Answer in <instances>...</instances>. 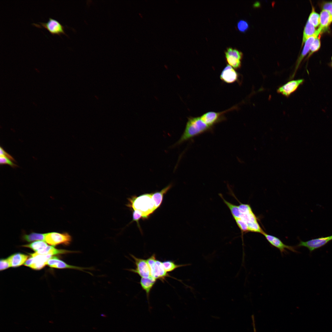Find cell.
Wrapping results in <instances>:
<instances>
[{"instance_id": "1", "label": "cell", "mask_w": 332, "mask_h": 332, "mask_svg": "<svg viewBox=\"0 0 332 332\" xmlns=\"http://www.w3.org/2000/svg\"><path fill=\"white\" fill-rule=\"evenodd\" d=\"M214 127L205 123L200 117H188L184 131L180 139L175 144L178 145L204 132L211 131Z\"/></svg>"}, {"instance_id": "2", "label": "cell", "mask_w": 332, "mask_h": 332, "mask_svg": "<svg viewBox=\"0 0 332 332\" xmlns=\"http://www.w3.org/2000/svg\"><path fill=\"white\" fill-rule=\"evenodd\" d=\"M128 200L127 206L141 215L144 219H147L157 209L152 198V193L133 196Z\"/></svg>"}, {"instance_id": "3", "label": "cell", "mask_w": 332, "mask_h": 332, "mask_svg": "<svg viewBox=\"0 0 332 332\" xmlns=\"http://www.w3.org/2000/svg\"><path fill=\"white\" fill-rule=\"evenodd\" d=\"M239 202L240 204L238 207L240 213L239 216L236 218H240L247 224L249 232L262 234L264 231L259 225L257 218L250 205Z\"/></svg>"}, {"instance_id": "4", "label": "cell", "mask_w": 332, "mask_h": 332, "mask_svg": "<svg viewBox=\"0 0 332 332\" xmlns=\"http://www.w3.org/2000/svg\"><path fill=\"white\" fill-rule=\"evenodd\" d=\"M147 260L150 268L151 276L153 278L163 281L166 277H170L165 270L162 262L156 259L155 254H153Z\"/></svg>"}, {"instance_id": "5", "label": "cell", "mask_w": 332, "mask_h": 332, "mask_svg": "<svg viewBox=\"0 0 332 332\" xmlns=\"http://www.w3.org/2000/svg\"><path fill=\"white\" fill-rule=\"evenodd\" d=\"M71 240V236L67 232H52L45 233L44 241L54 246L60 244L68 245L70 243Z\"/></svg>"}, {"instance_id": "6", "label": "cell", "mask_w": 332, "mask_h": 332, "mask_svg": "<svg viewBox=\"0 0 332 332\" xmlns=\"http://www.w3.org/2000/svg\"><path fill=\"white\" fill-rule=\"evenodd\" d=\"M236 107L233 106L228 109L220 112L210 111L201 115L200 117L202 120L208 125L214 127L215 124L226 119L224 114L227 112L233 110Z\"/></svg>"}, {"instance_id": "7", "label": "cell", "mask_w": 332, "mask_h": 332, "mask_svg": "<svg viewBox=\"0 0 332 332\" xmlns=\"http://www.w3.org/2000/svg\"><path fill=\"white\" fill-rule=\"evenodd\" d=\"M40 25L33 23V25L39 28L43 27L47 30L52 35H58L61 36V34L67 35L64 31L65 27L57 20L49 18L46 22H38Z\"/></svg>"}, {"instance_id": "8", "label": "cell", "mask_w": 332, "mask_h": 332, "mask_svg": "<svg viewBox=\"0 0 332 332\" xmlns=\"http://www.w3.org/2000/svg\"><path fill=\"white\" fill-rule=\"evenodd\" d=\"M332 240V235L312 239L306 241H300L297 247L307 248L310 252L325 245Z\"/></svg>"}, {"instance_id": "9", "label": "cell", "mask_w": 332, "mask_h": 332, "mask_svg": "<svg viewBox=\"0 0 332 332\" xmlns=\"http://www.w3.org/2000/svg\"><path fill=\"white\" fill-rule=\"evenodd\" d=\"M134 260L136 266L135 269H131L128 270L137 274L141 278L148 277L151 276L150 268L147 259L139 258L134 255H131Z\"/></svg>"}, {"instance_id": "10", "label": "cell", "mask_w": 332, "mask_h": 332, "mask_svg": "<svg viewBox=\"0 0 332 332\" xmlns=\"http://www.w3.org/2000/svg\"><path fill=\"white\" fill-rule=\"evenodd\" d=\"M49 255H37L31 256L24 264L25 266L33 269L39 270L43 268L48 260L53 256Z\"/></svg>"}, {"instance_id": "11", "label": "cell", "mask_w": 332, "mask_h": 332, "mask_svg": "<svg viewBox=\"0 0 332 332\" xmlns=\"http://www.w3.org/2000/svg\"><path fill=\"white\" fill-rule=\"evenodd\" d=\"M262 235L264 236L271 245L278 249L280 251L282 255L283 254L287 252L286 249H288L294 252L297 253L298 252L296 250V247L285 244L279 238L276 236L268 234L264 232Z\"/></svg>"}, {"instance_id": "12", "label": "cell", "mask_w": 332, "mask_h": 332, "mask_svg": "<svg viewBox=\"0 0 332 332\" xmlns=\"http://www.w3.org/2000/svg\"><path fill=\"white\" fill-rule=\"evenodd\" d=\"M304 81L303 79L290 81L280 87L277 90V92L279 93L288 97L303 83Z\"/></svg>"}, {"instance_id": "13", "label": "cell", "mask_w": 332, "mask_h": 332, "mask_svg": "<svg viewBox=\"0 0 332 332\" xmlns=\"http://www.w3.org/2000/svg\"><path fill=\"white\" fill-rule=\"evenodd\" d=\"M220 78L226 83L231 84L238 81L239 74L232 66L227 65L222 71Z\"/></svg>"}, {"instance_id": "14", "label": "cell", "mask_w": 332, "mask_h": 332, "mask_svg": "<svg viewBox=\"0 0 332 332\" xmlns=\"http://www.w3.org/2000/svg\"><path fill=\"white\" fill-rule=\"evenodd\" d=\"M322 32V29L319 27L316 30L315 33L312 36L309 38L305 42L304 46L302 52L298 58L296 66V71L297 69L302 60L309 52L311 46L315 39L318 37L320 34Z\"/></svg>"}, {"instance_id": "15", "label": "cell", "mask_w": 332, "mask_h": 332, "mask_svg": "<svg viewBox=\"0 0 332 332\" xmlns=\"http://www.w3.org/2000/svg\"><path fill=\"white\" fill-rule=\"evenodd\" d=\"M47 265L50 267L59 269L69 268L84 271L86 268L73 266L67 264L65 263L58 259L57 257L53 256L47 261Z\"/></svg>"}, {"instance_id": "16", "label": "cell", "mask_w": 332, "mask_h": 332, "mask_svg": "<svg viewBox=\"0 0 332 332\" xmlns=\"http://www.w3.org/2000/svg\"><path fill=\"white\" fill-rule=\"evenodd\" d=\"M77 251L67 250L64 249H58L53 247L48 246L44 249L36 252L33 254H30V256L37 255H53L59 254H65L68 253L76 252Z\"/></svg>"}, {"instance_id": "17", "label": "cell", "mask_w": 332, "mask_h": 332, "mask_svg": "<svg viewBox=\"0 0 332 332\" xmlns=\"http://www.w3.org/2000/svg\"><path fill=\"white\" fill-rule=\"evenodd\" d=\"M28 257L26 255L18 253L10 255L7 259L10 267H17L24 264Z\"/></svg>"}, {"instance_id": "18", "label": "cell", "mask_w": 332, "mask_h": 332, "mask_svg": "<svg viewBox=\"0 0 332 332\" xmlns=\"http://www.w3.org/2000/svg\"><path fill=\"white\" fill-rule=\"evenodd\" d=\"M156 280L152 276L146 278L142 277L140 279V285L142 289L145 291L148 301L150 293Z\"/></svg>"}, {"instance_id": "19", "label": "cell", "mask_w": 332, "mask_h": 332, "mask_svg": "<svg viewBox=\"0 0 332 332\" xmlns=\"http://www.w3.org/2000/svg\"><path fill=\"white\" fill-rule=\"evenodd\" d=\"M320 26L322 30L327 29L332 22V15L330 12L327 10H322L320 15Z\"/></svg>"}, {"instance_id": "20", "label": "cell", "mask_w": 332, "mask_h": 332, "mask_svg": "<svg viewBox=\"0 0 332 332\" xmlns=\"http://www.w3.org/2000/svg\"><path fill=\"white\" fill-rule=\"evenodd\" d=\"M172 184H170L163 189L160 192L152 193V198L157 208L160 205L163 200L164 195L171 188Z\"/></svg>"}, {"instance_id": "21", "label": "cell", "mask_w": 332, "mask_h": 332, "mask_svg": "<svg viewBox=\"0 0 332 332\" xmlns=\"http://www.w3.org/2000/svg\"><path fill=\"white\" fill-rule=\"evenodd\" d=\"M315 27L308 20L303 30L302 46L307 39L315 33L316 30H315Z\"/></svg>"}, {"instance_id": "22", "label": "cell", "mask_w": 332, "mask_h": 332, "mask_svg": "<svg viewBox=\"0 0 332 332\" xmlns=\"http://www.w3.org/2000/svg\"><path fill=\"white\" fill-rule=\"evenodd\" d=\"M45 233L32 232L29 234H24L22 236L24 240L31 242L39 240L44 241Z\"/></svg>"}, {"instance_id": "23", "label": "cell", "mask_w": 332, "mask_h": 332, "mask_svg": "<svg viewBox=\"0 0 332 332\" xmlns=\"http://www.w3.org/2000/svg\"><path fill=\"white\" fill-rule=\"evenodd\" d=\"M48 246L45 242L39 240L34 242L30 244L23 245L22 247L30 248L36 252L44 249Z\"/></svg>"}, {"instance_id": "24", "label": "cell", "mask_w": 332, "mask_h": 332, "mask_svg": "<svg viewBox=\"0 0 332 332\" xmlns=\"http://www.w3.org/2000/svg\"><path fill=\"white\" fill-rule=\"evenodd\" d=\"M164 268L167 272L173 271L175 269L181 267L188 266L189 264H176L174 261L172 260H166L162 262Z\"/></svg>"}, {"instance_id": "25", "label": "cell", "mask_w": 332, "mask_h": 332, "mask_svg": "<svg viewBox=\"0 0 332 332\" xmlns=\"http://www.w3.org/2000/svg\"><path fill=\"white\" fill-rule=\"evenodd\" d=\"M225 56L233 57L240 60L242 59L243 54L242 53L236 49L232 47H228L225 52Z\"/></svg>"}, {"instance_id": "26", "label": "cell", "mask_w": 332, "mask_h": 332, "mask_svg": "<svg viewBox=\"0 0 332 332\" xmlns=\"http://www.w3.org/2000/svg\"><path fill=\"white\" fill-rule=\"evenodd\" d=\"M315 27L318 26L320 23L319 15L316 12L314 7H312V10L310 14L308 20Z\"/></svg>"}, {"instance_id": "27", "label": "cell", "mask_w": 332, "mask_h": 332, "mask_svg": "<svg viewBox=\"0 0 332 332\" xmlns=\"http://www.w3.org/2000/svg\"><path fill=\"white\" fill-rule=\"evenodd\" d=\"M227 62L229 65L235 69L239 68L241 66V60L235 57L225 56Z\"/></svg>"}, {"instance_id": "28", "label": "cell", "mask_w": 332, "mask_h": 332, "mask_svg": "<svg viewBox=\"0 0 332 332\" xmlns=\"http://www.w3.org/2000/svg\"><path fill=\"white\" fill-rule=\"evenodd\" d=\"M234 219L240 230L242 234L249 232L248 226L245 222L239 218H235Z\"/></svg>"}, {"instance_id": "29", "label": "cell", "mask_w": 332, "mask_h": 332, "mask_svg": "<svg viewBox=\"0 0 332 332\" xmlns=\"http://www.w3.org/2000/svg\"><path fill=\"white\" fill-rule=\"evenodd\" d=\"M320 46L321 42L320 38L318 37L315 39L311 46L310 52L308 57H309L314 52L317 51L320 48Z\"/></svg>"}, {"instance_id": "30", "label": "cell", "mask_w": 332, "mask_h": 332, "mask_svg": "<svg viewBox=\"0 0 332 332\" xmlns=\"http://www.w3.org/2000/svg\"><path fill=\"white\" fill-rule=\"evenodd\" d=\"M237 27L239 31L241 32H245L248 29V25L245 21L240 20L237 24Z\"/></svg>"}, {"instance_id": "31", "label": "cell", "mask_w": 332, "mask_h": 332, "mask_svg": "<svg viewBox=\"0 0 332 332\" xmlns=\"http://www.w3.org/2000/svg\"><path fill=\"white\" fill-rule=\"evenodd\" d=\"M0 163L2 164H8L13 168H16L18 166L10 160L3 156H0Z\"/></svg>"}, {"instance_id": "32", "label": "cell", "mask_w": 332, "mask_h": 332, "mask_svg": "<svg viewBox=\"0 0 332 332\" xmlns=\"http://www.w3.org/2000/svg\"><path fill=\"white\" fill-rule=\"evenodd\" d=\"M10 267L9 263L7 259H1L0 260V270L1 271L5 270Z\"/></svg>"}, {"instance_id": "33", "label": "cell", "mask_w": 332, "mask_h": 332, "mask_svg": "<svg viewBox=\"0 0 332 332\" xmlns=\"http://www.w3.org/2000/svg\"><path fill=\"white\" fill-rule=\"evenodd\" d=\"M0 156H4L11 161L16 162L15 160L13 157L5 151L1 147H0Z\"/></svg>"}, {"instance_id": "34", "label": "cell", "mask_w": 332, "mask_h": 332, "mask_svg": "<svg viewBox=\"0 0 332 332\" xmlns=\"http://www.w3.org/2000/svg\"><path fill=\"white\" fill-rule=\"evenodd\" d=\"M322 10L329 11L332 8V1L323 2L322 5Z\"/></svg>"}, {"instance_id": "35", "label": "cell", "mask_w": 332, "mask_h": 332, "mask_svg": "<svg viewBox=\"0 0 332 332\" xmlns=\"http://www.w3.org/2000/svg\"><path fill=\"white\" fill-rule=\"evenodd\" d=\"M132 216L133 221L136 222L138 227H139L140 226L139 223V220L141 217H142L141 215L135 211H133L132 213Z\"/></svg>"}, {"instance_id": "36", "label": "cell", "mask_w": 332, "mask_h": 332, "mask_svg": "<svg viewBox=\"0 0 332 332\" xmlns=\"http://www.w3.org/2000/svg\"><path fill=\"white\" fill-rule=\"evenodd\" d=\"M251 318H252V325H253V328L254 332H256V328L255 325V320L254 317V316H252V317H251Z\"/></svg>"}, {"instance_id": "37", "label": "cell", "mask_w": 332, "mask_h": 332, "mask_svg": "<svg viewBox=\"0 0 332 332\" xmlns=\"http://www.w3.org/2000/svg\"><path fill=\"white\" fill-rule=\"evenodd\" d=\"M329 12L332 15V8L329 11Z\"/></svg>"}, {"instance_id": "38", "label": "cell", "mask_w": 332, "mask_h": 332, "mask_svg": "<svg viewBox=\"0 0 332 332\" xmlns=\"http://www.w3.org/2000/svg\"><path fill=\"white\" fill-rule=\"evenodd\" d=\"M329 65H330V66L332 68V62H331L330 63V64H329Z\"/></svg>"}, {"instance_id": "39", "label": "cell", "mask_w": 332, "mask_h": 332, "mask_svg": "<svg viewBox=\"0 0 332 332\" xmlns=\"http://www.w3.org/2000/svg\"><path fill=\"white\" fill-rule=\"evenodd\" d=\"M331 60H332V56L331 57Z\"/></svg>"}]
</instances>
